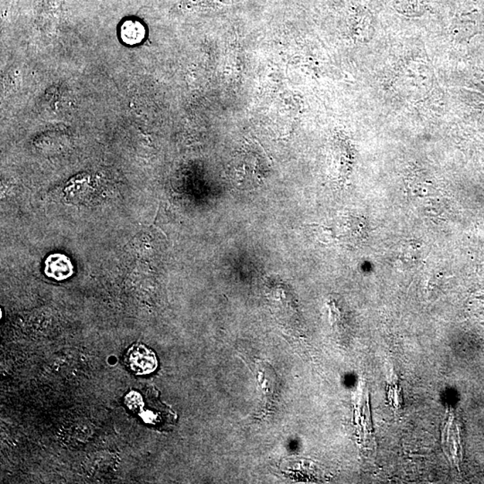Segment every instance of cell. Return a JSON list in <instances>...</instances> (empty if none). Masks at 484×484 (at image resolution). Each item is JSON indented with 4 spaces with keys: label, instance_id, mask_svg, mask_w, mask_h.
Listing matches in <instances>:
<instances>
[{
    "label": "cell",
    "instance_id": "obj_3",
    "mask_svg": "<svg viewBox=\"0 0 484 484\" xmlns=\"http://www.w3.org/2000/svg\"><path fill=\"white\" fill-rule=\"evenodd\" d=\"M424 248L421 242L414 240L407 241L401 245L400 261L403 265H417L422 258Z\"/></svg>",
    "mask_w": 484,
    "mask_h": 484
},
{
    "label": "cell",
    "instance_id": "obj_6",
    "mask_svg": "<svg viewBox=\"0 0 484 484\" xmlns=\"http://www.w3.org/2000/svg\"><path fill=\"white\" fill-rule=\"evenodd\" d=\"M125 404L128 409L135 412L142 410L143 407H144V401H143L142 395L136 391L129 392L126 395Z\"/></svg>",
    "mask_w": 484,
    "mask_h": 484
},
{
    "label": "cell",
    "instance_id": "obj_5",
    "mask_svg": "<svg viewBox=\"0 0 484 484\" xmlns=\"http://www.w3.org/2000/svg\"><path fill=\"white\" fill-rule=\"evenodd\" d=\"M50 257L53 259V263L50 260L46 262V264H48L46 265V274L50 277L56 279V280H64V279H67L72 275V265H70V259L65 257L62 263L60 265H57L53 255H50Z\"/></svg>",
    "mask_w": 484,
    "mask_h": 484
},
{
    "label": "cell",
    "instance_id": "obj_1",
    "mask_svg": "<svg viewBox=\"0 0 484 484\" xmlns=\"http://www.w3.org/2000/svg\"><path fill=\"white\" fill-rule=\"evenodd\" d=\"M125 363L136 375L151 374L158 369V360L155 352L144 346L135 344L128 349Z\"/></svg>",
    "mask_w": 484,
    "mask_h": 484
},
{
    "label": "cell",
    "instance_id": "obj_4",
    "mask_svg": "<svg viewBox=\"0 0 484 484\" xmlns=\"http://www.w3.org/2000/svg\"><path fill=\"white\" fill-rule=\"evenodd\" d=\"M344 235L349 240L360 241L365 238L367 226L365 221L358 217L348 216L343 224Z\"/></svg>",
    "mask_w": 484,
    "mask_h": 484
},
{
    "label": "cell",
    "instance_id": "obj_7",
    "mask_svg": "<svg viewBox=\"0 0 484 484\" xmlns=\"http://www.w3.org/2000/svg\"><path fill=\"white\" fill-rule=\"evenodd\" d=\"M472 304L473 314H475L480 324L484 326V299H475Z\"/></svg>",
    "mask_w": 484,
    "mask_h": 484
},
{
    "label": "cell",
    "instance_id": "obj_2",
    "mask_svg": "<svg viewBox=\"0 0 484 484\" xmlns=\"http://www.w3.org/2000/svg\"><path fill=\"white\" fill-rule=\"evenodd\" d=\"M145 29L138 20L128 19L122 23L121 36L122 40L129 45L141 43L144 40Z\"/></svg>",
    "mask_w": 484,
    "mask_h": 484
}]
</instances>
